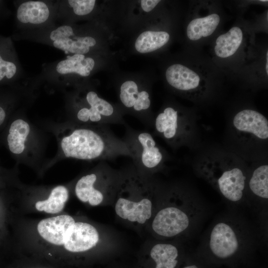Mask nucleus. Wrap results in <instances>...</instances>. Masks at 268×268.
<instances>
[{"instance_id":"obj_1","label":"nucleus","mask_w":268,"mask_h":268,"mask_svg":"<svg viewBox=\"0 0 268 268\" xmlns=\"http://www.w3.org/2000/svg\"><path fill=\"white\" fill-rule=\"evenodd\" d=\"M168 198L154 216L152 231L162 238L190 235L205 216L206 205L190 192H175Z\"/></svg>"},{"instance_id":"obj_28","label":"nucleus","mask_w":268,"mask_h":268,"mask_svg":"<svg viewBox=\"0 0 268 268\" xmlns=\"http://www.w3.org/2000/svg\"><path fill=\"white\" fill-rule=\"evenodd\" d=\"M183 268H199L196 265H192L184 267Z\"/></svg>"},{"instance_id":"obj_3","label":"nucleus","mask_w":268,"mask_h":268,"mask_svg":"<svg viewBox=\"0 0 268 268\" xmlns=\"http://www.w3.org/2000/svg\"><path fill=\"white\" fill-rule=\"evenodd\" d=\"M61 146L66 157L80 160L107 159L119 154L132 157L128 143L117 140L106 129H75L62 138Z\"/></svg>"},{"instance_id":"obj_15","label":"nucleus","mask_w":268,"mask_h":268,"mask_svg":"<svg viewBox=\"0 0 268 268\" xmlns=\"http://www.w3.org/2000/svg\"><path fill=\"white\" fill-rule=\"evenodd\" d=\"M97 178L95 173L84 175L77 181L74 188L77 199L93 206L100 204L104 200L103 193L94 186Z\"/></svg>"},{"instance_id":"obj_23","label":"nucleus","mask_w":268,"mask_h":268,"mask_svg":"<svg viewBox=\"0 0 268 268\" xmlns=\"http://www.w3.org/2000/svg\"><path fill=\"white\" fill-rule=\"evenodd\" d=\"M95 0H69V5L72 8L75 14L85 15L90 13L94 7Z\"/></svg>"},{"instance_id":"obj_26","label":"nucleus","mask_w":268,"mask_h":268,"mask_svg":"<svg viewBox=\"0 0 268 268\" xmlns=\"http://www.w3.org/2000/svg\"><path fill=\"white\" fill-rule=\"evenodd\" d=\"M5 112L3 109L0 106V126L3 123L5 118Z\"/></svg>"},{"instance_id":"obj_18","label":"nucleus","mask_w":268,"mask_h":268,"mask_svg":"<svg viewBox=\"0 0 268 268\" xmlns=\"http://www.w3.org/2000/svg\"><path fill=\"white\" fill-rule=\"evenodd\" d=\"M243 39L241 29L237 26L218 36L216 40L214 52L217 56L228 58L234 55L239 48Z\"/></svg>"},{"instance_id":"obj_16","label":"nucleus","mask_w":268,"mask_h":268,"mask_svg":"<svg viewBox=\"0 0 268 268\" xmlns=\"http://www.w3.org/2000/svg\"><path fill=\"white\" fill-rule=\"evenodd\" d=\"M94 65L92 58H86L84 55L74 54L59 62L56 66V70L61 75L76 73L82 76H87L93 69Z\"/></svg>"},{"instance_id":"obj_13","label":"nucleus","mask_w":268,"mask_h":268,"mask_svg":"<svg viewBox=\"0 0 268 268\" xmlns=\"http://www.w3.org/2000/svg\"><path fill=\"white\" fill-rule=\"evenodd\" d=\"M166 78L171 86L184 91L198 88L201 81L198 73L180 64L170 66L166 70Z\"/></svg>"},{"instance_id":"obj_9","label":"nucleus","mask_w":268,"mask_h":268,"mask_svg":"<svg viewBox=\"0 0 268 268\" xmlns=\"http://www.w3.org/2000/svg\"><path fill=\"white\" fill-rule=\"evenodd\" d=\"M246 195L260 212H266L268 200V165L263 164L254 169L248 176Z\"/></svg>"},{"instance_id":"obj_2","label":"nucleus","mask_w":268,"mask_h":268,"mask_svg":"<svg viewBox=\"0 0 268 268\" xmlns=\"http://www.w3.org/2000/svg\"><path fill=\"white\" fill-rule=\"evenodd\" d=\"M255 242L249 223L238 214L227 213L212 223L199 246L216 258L226 260L255 246Z\"/></svg>"},{"instance_id":"obj_12","label":"nucleus","mask_w":268,"mask_h":268,"mask_svg":"<svg viewBox=\"0 0 268 268\" xmlns=\"http://www.w3.org/2000/svg\"><path fill=\"white\" fill-rule=\"evenodd\" d=\"M50 6L41 0H28L22 2L16 11L17 20L22 24L39 25L46 22L50 18Z\"/></svg>"},{"instance_id":"obj_29","label":"nucleus","mask_w":268,"mask_h":268,"mask_svg":"<svg viewBox=\"0 0 268 268\" xmlns=\"http://www.w3.org/2000/svg\"><path fill=\"white\" fill-rule=\"evenodd\" d=\"M261 1H265V2H267L268 0H260Z\"/></svg>"},{"instance_id":"obj_6","label":"nucleus","mask_w":268,"mask_h":268,"mask_svg":"<svg viewBox=\"0 0 268 268\" xmlns=\"http://www.w3.org/2000/svg\"><path fill=\"white\" fill-rule=\"evenodd\" d=\"M131 143H128L134 161L143 168L153 170L162 163L163 155L152 136L148 133L136 134Z\"/></svg>"},{"instance_id":"obj_10","label":"nucleus","mask_w":268,"mask_h":268,"mask_svg":"<svg viewBox=\"0 0 268 268\" xmlns=\"http://www.w3.org/2000/svg\"><path fill=\"white\" fill-rule=\"evenodd\" d=\"M153 203L149 197L134 201L127 197H119L116 202V214L123 219L144 224L152 216Z\"/></svg>"},{"instance_id":"obj_27","label":"nucleus","mask_w":268,"mask_h":268,"mask_svg":"<svg viewBox=\"0 0 268 268\" xmlns=\"http://www.w3.org/2000/svg\"><path fill=\"white\" fill-rule=\"evenodd\" d=\"M266 71L267 74H268V52L267 53V63L266 65Z\"/></svg>"},{"instance_id":"obj_24","label":"nucleus","mask_w":268,"mask_h":268,"mask_svg":"<svg viewBox=\"0 0 268 268\" xmlns=\"http://www.w3.org/2000/svg\"><path fill=\"white\" fill-rule=\"evenodd\" d=\"M17 70V66L14 62L3 60L0 55V81L4 77L8 79L12 78Z\"/></svg>"},{"instance_id":"obj_5","label":"nucleus","mask_w":268,"mask_h":268,"mask_svg":"<svg viewBox=\"0 0 268 268\" xmlns=\"http://www.w3.org/2000/svg\"><path fill=\"white\" fill-rule=\"evenodd\" d=\"M69 198L67 188L63 185L53 188L47 196L32 197L21 201V213H43L51 216L63 213Z\"/></svg>"},{"instance_id":"obj_7","label":"nucleus","mask_w":268,"mask_h":268,"mask_svg":"<svg viewBox=\"0 0 268 268\" xmlns=\"http://www.w3.org/2000/svg\"><path fill=\"white\" fill-rule=\"evenodd\" d=\"M49 38L55 48L66 54H86L90 51V47L95 46L96 42L91 37L76 36L73 28L67 25H62L53 29Z\"/></svg>"},{"instance_id":"obj_11","label":"nucleus","mask_w":268,"mask_h":268,"mask_svg":"<svg viewBox=\"0 0 268 268\" xmlns=\"http://www.w3.org/2000/svg\"><path fill=\"white\" fill-rule=\"evenodd\" d=\"M86 101L89 108L83 107L77 113L78 120L82 122L108 123L107 119L114 114L112 105L107 101L100 98L94 91L88 92L86 96Z\"/></svg>"},{"instance_id":"obj_22","label":"nucleus","mask_w":268,"mask_h":268,"mask_svg":"<svg viewBox=\"0 0 268 268\" xmlns=\"http://www.w3.org/2000/svg\"><path fill=\"white\" fill-rule=\"evenodd\" d=\"M140 92L138 91L137 84L134 81H125L120 88L121 101L126 107L133 108Z\"/></svg>"},{"instance_id":"obj_14","label":"nucleus","mask_w":268,"mask_h":268,"mask_svg":"<svg viewBox=\"0 0 268 268\" xmlns=\"http://www.w3.org/2000/svg\"><path fill=\"white\" fill-rule=\"evenodd\" d=\"M181 121L178 111L167 107L159 113L155 121L156 132L168 141H174L181 132Z\"/></svg>"},{"instance_id":"obj_19","label":"nucleus","mask_w":268,"mask_h":268,"mask_svg":"<svg viewBox=\"0 0 268 268\" xmlns=\"http://www.w3.org/2000/svg\"><path fill=\"white\" fill-rule=\"evenodd\" d=\"M219 21L220 17L216 13L194 19L188 24L187 36L190 40L196 41L210 36L217 28Z\"/></svg>"},{"instance_id":"obj_20","label":"nucleus","mask_w":268,"mask_h":268,"mask_svg":"<svg viewBox=\"0 0 268 268\" xmlns=\"http://www.w3.org/2000/svg\"><path fill=\"white\" fill-rule=\"evenodd\" d=\"M29 124L22 119L13 121L10 125L7 140L10 151L20 154L25 149V141L29 134Z\"/></svg>"},{"instance_id":"obj_8","label":"nucleus","mask_w":268,"mask_h":268,"mask_svg":"<svg viewBox=\"0 0 268 268\" xmlns=\"http://www.w3.org/2000/svg\"><path fill=\"white\" fill-rule=\"evenodd\" d=\"M233 126L241 135L252 136L261 140L268 138V121L261 113L252 109H244L233 118Z\"/></svg>"},{"instance_id":"obj_25","label":"nucleus","mask_w":268,"mask_h":268,"mask_svg":"<svg viewBox=\"0 0 268 268\" xmlns=\"http://www.w3.org/2000/svg\"><path fill=\"white\" fill-rule=\"evenodd\" d=\"M160 2L158 0H142L141 1V5L143 10L145 12L152 10Z\"/></svg>"},{"instance_id":"obj_21","label":"nucleus","mask_w":268,"mask_h":268,"mask_svg":"<svg viewBox=\"0 0 268 268\" xmlns=\"http://www.w3.org/2000/svg\"><path fill=\"white\" fill-rule=\"evenodd\" d=\"M169 38V34L164 31H145L136 39L135 48L141 53L151 52L165 45Z\"/></svg>"},{"instance_id":"obj_17","label":"nucleus","mask_w":268,"mask_h":268,"mask_svg":"<svg viewBox=\"0 0 268 268\" xmlns=\"http://www.w3.org/2000/svg\"><path fill=\"white\" fill-rule=\"evenodd\" d=\"M178 246L170 243H158L153 245L150 255L156 264L155 268H175L179 256Z\"/></svg>"},{"instance_id":"obj_4","label":"nucleus","mask_w":268,"mask_h":268,"mask_svg":"<svg viewBox=\"0 0 268 268\" xmlns=\"http://www.w3.org/2000/svg\"><path fill=\"white\" fill-rule=\"evenodd\" d=\"M203 174L227 202L234 205L247 202L248 175L240 166L222 162L208 164L203 169Z\"/></svg>"}]
</instances>
